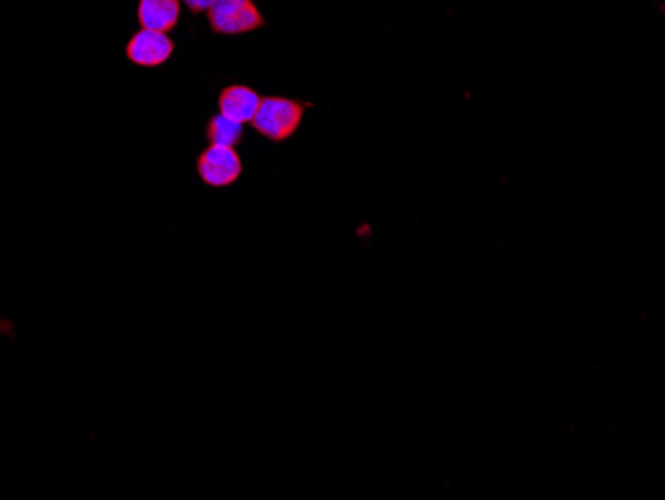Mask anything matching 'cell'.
Listing matches in <instances>:
<instances>
[{"label":"cell","instance_id":"1","mask_svg":"<svg viewBox=\"0 0 665 500\" xmlns=\"http://www.w3.org/2000/svg\"><path fill=\"white\" fill-rule=\"evenodd\" d=\"M310 106L288 96H261L256 116L249 124L261 138L281 144L298 133Z\"/></svg>","mask_w":665,"mask_h":500},{"label":"cell","instance_id":"2","mask_svg":"<svg viewBox=\"0 0 665 500\" xmlns=\"http://www.w3.org/2000/svg\"><path fill=\"white\" fill-rule=\"evenodd\" d=\"M208 24L213 34L240 36L256 33L267 21L254 0H215L208 11Z\"/></svg>","mask_w":665,"mask_h":500},{"label":"cell","instance_id":"3","mask_svg":"<svg viewBox=\"0 0 665 500\" xmlns=\"http://www.w3.org/2000/svg\"><path fill=\"white\" fill-rule=\"evenodd\" d=\"M196 172L210 188H230L244 176V160L232 146L210 144L196 160Z\"/></svg>","mask_w":665,"mask_h":500},{"label":"cell","instance_id":"4","mask_svg":"<svg viewBox=\"0 0 665 500\" xmlns=\"http://www.w3.org/2000/svg\"><path fill=\"white\" fill-rule=\"evenodd\" d=\"M176 50L174 40L164 33L140 28L126 45V58L133 67H164Z\"/></svg>","mask_w":665,"mask_h":500},{"label":"cell","instance_id":"5","mask_svg":"<svg viewBox=\"0 0 665 500\" xmlns=\"http://www.w3.org/2000/svg\"><path fill=\"white\" fill-rule=\"evenodd\" d=\"M261 96L245 84L223 86L218 94V111L233 123L249 124L256 116Z\"/></svg>","mask_w":665,"mask_h":500},{"label":"cell","instance_id":"6","mask_svg":"<svg viewBox=\"0 0 665 500\" xmlns=\"http://www.w3.org/2000/svg\"><path fill=\"white\" fill-rule=\"evenodd\" d=\"M179 12L182 0H140L136 14L140 28L167 34L178 26Z\"/></svg>","mask_w":665,"mask_h":500},{"label":"cell","instance_id":"7","mask_svg":"<svg viewBox=\"0 0 665 500\" xmlns=\"http://www.w3.org/2000/svg\"><path fill=\"white\" fill-rule=\"evenodd\" d=\"M244 124L233 123L230 118H225L223 114H215L211 116L208 124H206V140L210 144L215 146H235L244 142Z\"/></svg>","mask_w":665,"mask_h":500},{"label":"cell","instance_id":"8","mask_svg":"<svg viewBox=\"0 0 665 500\" xmlns=\"http://www.w3.org/2000/svg\"><path fill=\"white\" fill-rule=\"evenodd\" d=\"M186 7H188V11L191 14H201V12H208L211 9V4L215 2V0H182Z\"/></svg>","mask_w":665,"mask_h":500}]
</instances>
